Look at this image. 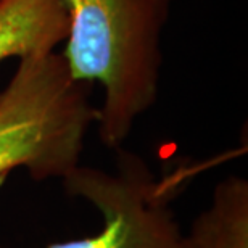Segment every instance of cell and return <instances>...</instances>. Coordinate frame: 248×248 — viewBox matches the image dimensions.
I'll list each match as a JSON object with an SVG mask.
<instances>
[{"instance_id": "cell-5", "label": "cell", "mask_w": 248, "mask_h": 248, "mask_svg": "<svg viewBox=\"0 0 248 248\" xmlns=\"http://www.w3.org/2000/svg\"><path fill=\"white\" fill-rule=\"evenodd\" d=\"M187 248H248V182L231 176L216 186L210 206L193 221Z\"/></svg>"}, {"instance_id": "cell-3", "label": "cell", "mask_w": 248, "mask_h": 248, "mask_svg": "<svg viewBox=\"0 0 248 248\" xmlns=\"http://www.w3.org/2000/svg\"><path fill=\"white\" fill-rule=\"evenodd\" d=\"M63 184L97 208L103 229L47 248H187L170 206L177 182L158 181L140 156L120 152L115 172L78 165Z\"/></svg>"}, {"instance_id": "cell-2", "label": "cell", "mask_w": 248, "mask_h": 248, "mask_svg": "<svg viewBox=\"0 0 248 248\" xmlns=\"http://www.w3.org/2000/svg\"><path fill=\"white\" fill-rule=\"evenodd\" d=\"M84 82L74 81L55 52L19 58L0 93V177L24 168L32 179H63L79 165L95 123Z\"/></svg>"}, {"instance_id": "cell-4", "label": "cell", "mask_w": 248, "mask_h": 248, "mask_svg": "<svg viewBox=\"0 0 248 248\" xmlns=\"http://www.w3.org/2000/svg\"><path fill=\"white\" fill-rule=\"evenodd\" d=\"M66 34L64 0H0V62L53 52Z\"/></svg>"}, {"instance_id": "cell-1", "label": "cell", "mask_w": 248, "mask_h": 248, "mask_svg": "<svg viewBox=\"0 0 248 248\" xmlns=\"http://www.w3.org/2000/svg\"><path fill=\"white\" fill-rule=\"evenodd\" d=\"M63 58L74 81L100 82L98 136L118 148L134 123L156 100L163 62L161 32L171 0H64Z\"/></svg>"}]
</instances>
